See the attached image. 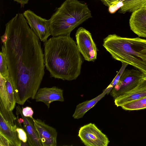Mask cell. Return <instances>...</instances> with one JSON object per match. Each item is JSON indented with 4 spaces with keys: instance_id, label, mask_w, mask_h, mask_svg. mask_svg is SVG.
<instances>
[{
    "instance_id": "1",
    "label": "cell",
    "mask_w": 146,
    "mask_h": 146,
    "mask_svg": "<svg viewBox=\"0 0 146 146\" xmlns=\"http://www.w3.org/2000/svg\"><path fill=\"white\" fill-rule=\"evenodd\" d=\"M16 103L34 99L44 77V54L39 39L18 13L5 25L1 36Z\"/></svg>"
},
{
    "instance_id": "2",
    "label": "cell",
    "mask_w": 146,
    "mask_h": 146,
    "mask_svg": "<svg viewBox=\"0 0 146 146\" xmlns=\"http://www.w3.org/2000/svg\"><path fill=\"white\" fill-rule=\"evenodd\" d=\"M44 64L51 77L68 81L78 77L82 60L70 35L52 36L44 42Z\"/></svg>"
},
{
    "instance_id": "3",
    "label": "cell",
    "mask_w": 146,
    "mask_h": 146,
    "mask_svg": "<svg viewBox=\"0 0 146 146\" xmlns=\"http://www.w3.org/2000/svg\"><path fill=\"white\" fill-rule=\"evenodd\" d=\"M103 45L114 59L133 66L146 76V39L110 34L104 39Z\"/></svg>"
},
{
    "instance_id": "4",
    "label": "cell",
    "mask_w": 146,
    "mask_h": 146,
    "mask_svg": "<svg viewBox=\"0 0 146 146\" xmlns=\"http://www.w3.org/2000/svg\"><path fill=\"white\" fill-rule=\"evenodd\" d=\"M92 17L86 3L77 0H66L49 20L51 35H70L76 27Z\"/></svg>"
},
{
    "instance_id": "5",
    "label": "cell",
    "mask_w": 146,
    "mask_h": 146,
    "mask_svg": "<svg viewBox=\"0 0 146 146\" xmlns=\"http://www.w3.org/2000/svg\"><path fill=\"white\" fill-rule=\"evenodd\" d=\"M145 75L139 70L125 69L110 94L114 99L134 88Z\"/></svg>"
},
{
    "instance_id": "6",
    "label": "cell",
    "mask_w": 146,
    "mask_h": 146,
    "mask_svg": "<svg viewBox=\"0 0 146 146\" xmlns=\"http://www.w3.org/2000/svg\"><path fill=\"white\" fill-rule=\"evenodd\" d=\"M77 45L85 60L94 61L97 58V48L91 33L85 28L80 27L75 35Z\"/></svg>"
},
{
    "instance_id": "7",
    "label": "cell",
    "mask_w": 146,
    "mask_h": 146,
    "mask_svg": "<svg viewBox=\"0 0 146 146\" xmlns=\"http://www.w3.org/2000/svg\"><path fill=\"white\" fill-rule=\"evenodd\" d=\"M78 135L86 146H107L110 142L107 136L91 123L81 127Z\"/></svg>"
},
{
    "instance_id": "8",
    "label": "cell",
    "mask_w": 146,
    "mask_h": 146,
    "mask_svg": "<svg viewBox=\"0 0 146 146\" xmlns=\"http://www.w3.org/2000/svg\"><path fill=\"white\" fill-rule=\"evenodd\" d=\"M31 29L42 42H45L51 35L49 21L27 10L23 14Z\"/></svg>"
},
{
    "instance_id": "9",
    "label": "cell",
    "mask_w": 146,
    "mask_h": 146,
    "mask_svg": "<svg viewBox=\"0 0 146 146\" xmlns=\"http://www.w3.org/2000/svg\"><path fill=\"white\" fill-rule=\"evenodd\" d=\"M33 120L43 146H56L57 132L54 128L38 119Z\"/></svg>"
},
{
    "instance_id": "10",
    "label": "cell",
    "mask_w": 146,
    "mask_h": 146,
    "mask_svg": "<svg viewBox=\"0 0 146 146\" xmlns=\"http://www.w3.org/2000/svg\"><path fill=\"white\" fill-rule=\"evenodd\" d=\"M63 90L56 86L39 88L35 97L36 102H43L49 108L52 102L64 101Z\"/></svg>"
},
{
    "instance_id": "11",
    "label": "cell",
    "mask_w": 146,
    "mask_h": 146,
    "mask_svg": "<svg viewBox=\"0 0 146 146\" xmlns=\"http://www.w3.org/2000/svg\"><path fill=\"white\" fill-rule=\"evenodd\" d=\"M146 97V76H144L133 89L114 99L115 105L121 107L130 101Z\"/></svg>"
},
{
    "instance_id": "12",
    "label": "cell",
    "mask_w": 146,
    "mask_h": 146,
    "mask_svg": "<svg viewBox=\"0 0 146 146\" xmlns=\"http://www.w3.org/2000/svg\"><path fill=\"white\" fill-rule=\"evenodd\" d=\"M131 29L139 37L146 38V8L133 13L129 20Z\"/></svg>"
},
{
    "instance_id": "13",
    "label": "cell",
    "mask_w": 146,
    "mask_h": 146,
    "mask_svg": "<svg viewBox=\"0 0 146 146\" xmlns=\"http://www.w3.org/2000/svg\"><path fill=\"white\" fill-rule=\"evenodd\" d=\"M16 113L20 114L23 120V128L27 133L29 146H43L34 125L32 119L25 117L19 105L16 107Z\"/></svg>"
},
{
    "instance_id": "14",
    "label": "cell",
    "mask_w": 146,
    "mask_h": 146,
    "mask_svg": "<svg viewBox=\"0 0 146 146\" xmlns=\"http://www.w3.org/2000/svg\"><path fill=\"white\" fill-rule=\"evenodd\" d=\"M111 90V89L107 87L102 93L96 97L78 104L76 106L73 117L75 119L82 118L89 110L95 106L106 94L110 93Z\"/></svg>"
},
{
    "instance_id": "15",
    "label": "cell",
    "mask_w": 146,
    "mask_h": 146,
    "mask_svg": "<svg viewBox=\"0 0 146 146\" xmlns=\"http://www.w3.org/2000/svg\"><path fill=\"white\" fill-rule=\"evenodd\" d=\"M0 133L6 137L13 146H21V142L18 138L17 131L12 130L1 115Z\"/></svg>"
},
{
    "instance_id": "16",
    "label": "cell",
    "mask_w": 146,
    "mask_h": 146,
    "mask_svg": "<svg viewBox=\"0 0 146 146\" xmlns=\"http://www.w3.org/2000/svg\"><path fill=\"white\" fill-rule=\"evenodd\" d=\"M122 4L119 13H132L146 6V0H125L122 2Z\"/></svg>"
},
{
    "instance_id": "17",
    "label": "cell",
    "mask_w": 146,
    "mask_h": 146,
    "mask_svg": "<svg viewBox=\"0 0 146 146\" xmlns=\"http://www.w3.org/2000/svg\"><path fill=\"white\" fill-rule=\"evenodd\" d=\"M125 110L133 111L146 109V97L135 99L126 103L121 107Z\"/></svg>"
},
{
    "instance_id": "18",
    "label": "cell",
    "mask_w": 146,
    "mask_h": 146,
    "mask_svg": "<svg viewBox=\"0 0 146 146\" xmlns=\"http://www.w3.org/2000/svg\"><path fill=\"white\" fill-rule=\"evenodd\" d=\"M5 79L6 92L9 106L11 110L13 111L14 109L16 103L13 88L9 76Z\"/></svg>"
},
{
    "instance_id": "19",
    "label": "cell",
    "mask_w": 146,
    "mask_h": 146,
    "mask_svg": "<svg viewBox=\"0 0 146 146\" xmlns=\"http://www.w3.org/2000/svg\"><path fill=\"white\" fill-rule=\"evenodd\" d=\"M0 100L6 109L10 111L11 110L6 90L5 80L0 75Z\"/></svg>"
},
{
    "instance_id": "20",
    "label": "cell",
    "mask_w": 146,
    "mask_h": 146,
    "mask_svg": "<svg viewBox=\"0 0 146 146\" xmlns=\"http://www.w3.org/2000/svg\"><path fill=\"white\" fill-rule=\"evenodd\" d=\"M0 75L5 78L9 75L5 55L3 51L0 52Z\"/></svg>"
},
{
    "instance_id": "21",
    "label": "cell",
    "mask_w": 146,
    "mask_h": 146,
    "mask_svg": "<svg viewBox=\"0 0 146 146\" xmlns=\"http://www.w3.org/2000/svg\"><path fill=\"white\" fill-rule=\"evenodd\" d=\"M16 131L17 133L18 138L21 141L28 145L27 143V135L24 129L22 127H17Z\"/></svg>"
},
{
    "instance_id": "22",
    "label": "cell",
    "mask_w": 146,
    "mask_h": 146,
    "mask_svg": "<svg viewBox=\"0 0 146 146\" xmlns=\"http://www.w3.org/2000/svg\"><path fill=\"white\" fill-rule=\"evenodd\" d=\"M22 113L24 116L33 119V111L31 107L27 106L25 108H22Z\"/></svg>"
},
{
    "instance_id": "23",
    "label": "cell",
    "mask_w": 146,
    "mask_h": 146,
    "mask_svg": "<svg viewBox=\"0 0 146 146\" xmlns=\"http://www.w3.org/2000/svg\"><path fill=\"white\" fill-rule=\"evenodd\" d=\"M0 146H13V145L6 137L0 133Z\"/></svg>"
},
{
    "instance_id": "24",
    "label": "cell",
    "mask_w": 146,
    "mask_h": 146,
    "mask_svg": "<svg viewBox=\"0 0 146 146\" xmlns=\"http://www.w3.org/2000/svg\"><path fill=\"white\" fill-rule=\"evenodd\" d=\"M125 0H108L102 1L103 4L109 7L111 5L115 4L119 2H122Z\"/></svg>"
},
{
    "instance_id": "25",
    "label": "cell",
    "mask_w": 146,
    "mask_h": 146,
    "mask_svg": "<svg viewBox=\"0 0 146 146\" xmlns=\"http://www.w3.org/2000/svg\"><path fill=\"white\" fill-rule=\"evenodd\" d=\"M19 3L21 7H24L25 5L28 3L29 0H12Z\"/></svg>"
},
{
    "instance_id": "26",
    "label": "cell",
    "mask_w": 146,
    "mask_h": 146,
    "mask_svg": "<svg viewBox=\"0 0 146 146\" xmlns=\"http://www.w3.org/2000/svg\"><path fill=\"white\" fill-rule=\"evenodd\" d=\"M101 0L102 1H107L108 0Z\"/></svg>"
},
{
    "instance_id": "27",
    "label": "cell",
    "mask_w": 146,
    "mask_h": 146,
    "mask_svg": "<svg viewBox=\"0 0 146 146\" xmlns=\"http://www.w3.org/2000/svg\"><path fill=\"white\" fill-rule=\"evenodd\" d=\"M145 7H146V6H145Z\"/></svg>"
}]
</instances>
